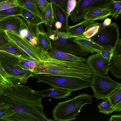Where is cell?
I'll list each match as a JSON object with an SVG mask.
<instances>
[{
    "label": "cell",
    "mask_w": 121,
    "mask_h": 121,
    "mask_svg": "<svg viewBox=\"0 0 121 121\" xmlns=\"http://www.w3.org/2000/svg\"><path fill=\"white\" fill-rule=\"evenodd\" d=\"M22 84L0 89V121H52L44 113L42 97Z\"/></svg>",
    "instance_id": "6da1fadb"
},
{
    "label": "cell",
    "mask_w": 121,
    "mask_h": 121,
    "mask_svg": "<svg viewBox=\"0 0 121 121\" xmlns=\"http://www.w3.org/2000/svg\"><path fill=\"white\" fill-rule=\"evenodd\" d=\"M32 72L35 74L78 78L88 84L95 73L84 62L57 60L52 58L48 54L46 59L38 62Z\"/></svg>",
    "instance_id": "7a4b0ae2"
},
{
    "label": "cell",
    "mask_w": 121,
    "mask_h": 121,
    "mask_svg": "<svg viewBox=\"0 0 121 121\" xmlns=\"http://www.w3.org/2000/svg\"><path fill=\"white\" fill-rule=\"evenodd\" d=\"M92 97L91 95L83 93L72 99L59 103L52 111L53 118L55 121H59L76 119L82 107L91 104Z\"/></svg>",
    "instance_id": "3957f363"
},
{
    "label": "cell",
    "mask_w": 121,
    "mask_h": 121,
    "mask_svg": "<svg viewBox=\"0 0 121 121\" xmlns=\"http://www.w3.org/2000/svg\"><path fill=\"white\" fill-rule=\"evenodd\" d=\"M36 78L37 82H43L72 92L88 87L89 84L77 77L57 76L45 74H33L31 76Z\"/></svg>",
    "instance_id": "277c9868"
},
{
    "label": "cell",
    "mask_w": 121,
    "mask_h": 121,
    "mask_svg": "<svg viewBox=\"0 0 121 121\" xmlns=\"http://www.w3.org/2000/svg\"><path fill=\"white\" fill-rule=\"evenodd\" d=\"M119 36L118 27L116 23L106 26L101 23L98 32L90 39L101 46L102 49L108 51L113 55Z\"/></svg>",
    "instance_id": "5b68a950"
},
{
    "label": "cell",
    "mask_w": 121,
    "mask_h": 121,
    "mask_svg": "<svg viewBox=\"0 0 121 121\" xmlns=\"http://www.w3.org/2000/svg\"><path fill=\"white\" fill-rule=\"evenodd\" d=\"M89 85L93 91L94 97L104 101L115 89L121 86V83L114 81L108 75L95 73Z\"/></svg>",
    "instance_id": "8992f818"
},
{
    "label": "cell",
    "mask_w": 121,
    "mask_h": 121,
    "mask_svg": "<svg viewBox=\"0 0 121 121\" xmlns=\"http://www.w3.org/2000/svg\"><path fill=\"white\" fill-rule=\"evenodd\" d=\"M60 30H54L55 35L52 40L53 47L61 51L82 57H85L90 53L75 43L73 38H69L66 33L60 31Z\"/></svg>",
    "instance_id": "52a82bcc"
},
{
    "label": "cell",
    "mask_w": 121,
    "mask_h": 121,
    "mask_svg": "<svg viewBox=\"0 0 121 121\" xmlns=\"http://www.w3.org/2000/svg\"><path fill=\"white\" fill-rule=\"evenodd\" d=\"M113 0H78L70 13V20L74 23L84 19L85 14L92 10L107 9Z\"/></svg>",
    "instance_id": "ba28073f"
},
{
    "label": "cell",
    "mask_w": 121,
    "mask_h": 121,
    "mask_svg": "<svg viewBox=\"0 0 121 121\" xmlns=\"http://www.w3.org/2000/svg\"><path fill=\"white\" fill-rule=\"evenodd\" d=\"M4 31L10 40L22 48L34 60L41 61L46 58L48 52L39 47L33 44L27 40L12 31L8 30Z\"/></svg>",
    "instance_id": "9c48e42d"
},
{
    "label": "cell",
    "mask_w": 121,
    "mask_h": 121,
    "mask_svg": "<svg viewBox=\"0 0 121 121\" xmlns=\"http://www.w3.org/2000/svg\"><path fill=\"white\" fill-rule=\"evenodd\" d=\"M0 65L11 80L15 84H26L28 80L33 73L32 71L19 66L14 65L1 62H0Z\"/></svg>",
    "instance_id": "30bf717a"
},
{
    "label": "cell",
    "mask_w": 121,
    "mask_h": 121,
    "mask_svg": "<svg viewBox=\"0 0 121 121\" xmlns=\"http://www.w3.org/2000/svg\"><path fill=\"white\" fill-rule=\"evenodd\" d=\"M86 64L95 73L108 75L110 62L100 53H97L89 56Z\"/></svg>",
    "instance_id": "8fae6325"
},
{
    "label": "cell",
    "mask_w": 121,
    "mask_h": 121,
    "mask_svg": "<svg viewBox=\"0 0 121 121\" xmlns=\"http://www.w3.org/2000/svg\"><path fill=\"white\" fill-rule=\"evenodd\" d=\"M33 60H26L14 54L0 50V62L20 66L23 69L31 71L33 70L34 66Z\"/></svg>",
    "instance_id": "7c38bea8"
},
{
    "label": "cell",
    "mask_w": 121,
    "mask_h": 121,
    "mask_svg": "<svg viewBox=\"0 0 121 121\" xmlns=\"http://www.w3.org/2000/svg\"><path fill=\"white\" fill-rule=\"evenodd\" d=\"M39 25L30 24L23 19L18 35L33 44L38 46V34Z\"/></svg>",
    "instance_id": "4fadbf2b"
},
{
    "label": "cell",
    "mask_w": 121,
    "mask_h": 121,
    "mask_svg": "<svg viewBox=\"0 0 121 121\" xmlns=\"http://www.w3.org/2000/svg\"><path fill=\"white\" fill-rule=\"evenodd\" d=\"M109 70L118 79H121V39L114 49L110 61Z\"/></svg>",
    "instance_id": "5bb4252c"
},
{
    "label": "cell",
    "mask_w": 121,
    "mask_h": 121,
    "mask_svg": "<svg viewBox=\"0 0 121 121\" xmlns=\"http://www.w3.org/2000/svg\"><path fill=\"white\" fill-rule=\"evenodd\" d=\"M23 21L20 17L15 16L0 20V29L8 30L18 34L21 24Z\"/></svg>",
    "instance_id": "9a60e30c"
},
{
    "label": "cell",
    "mask_w": 121,
    "mask_h": 121,
    "mask_svg": "<svg viewBox=\"0 0 121 121\" xmlns=\"http://www.w3.org/2000/svg\"><path fill=\"white\" fill-rule=\"evenodd\" d=\"M72 92L59 87L52 86L50 88L37 91L38 94L43 98L52 97L58 99H64L69 96Z\"/></svg>",
    "instance_id": "2e32d148"
},
{
    "label": "cell",
    "mask_w": 121,
    "mask_h": 121,
    "mask_svg": "<svg viewBox=\"0 0 121 121\" xmlns=\"http://www.w3.org/2000/svg\"><path fill=\"white\" fill-rule=\"evenodd\" d=\"M48 53L51 57L57 60L83 62H86L87 60V59L82 57L61 51L55 48L52 46Z\"/></svg>",
    "instance_id": "e0dca14e"
},
{
    "label": "cell",
    "mask_w": 121,
    "mask_h": 121,
    "mask_svg": "<svg viewBox=\"0 0 121 121\" xmlns=\"http://www.w3.org/2000/svg\"><path fill=\"white\" fill-rule=\"evenodd\" d=\"M74 41L80 46L89 51L90 53H100L103 48L90 38H86L83 35L74 38Z\"/></svg>",
    "instance_id": "ac0fdd59"
},
{
    "label": "cell",
    "mask_w": 121,
    "mask_h": 121,
    "mask_svg": "<svg viewBox=\"0 0 121 121\" xmlns=\"http://www.w3.org/2000/svg\"><path fill=\"white\" fill-rule=\"evenodd\" d=\"M0 50L14 54L26 60H33L23 50L10 39L7 44L0 47Z\"/></svg>",
    "instance_id": "d6986e66"
},
{
    "label": "cell",
    "mask_w": 121,
    "mask_h": 121,
    "mask_svg": "<svg viewBox=\"0 0 121 121\" xmlns=\"http://www.w3.org/2000/svg\"><path fill=\"white\" fill-rule=\"evenodd\" d=\"M93 22H94L84 20L77 25L69 26L66 29V33L68 35L69 38L78 37L83 35L87 27Z\"/></svg>",
    "instance_id": "ffe728a7"
},
{
    "label": "cell",
    "mask_w": 121,
    "mask_h": 121,
    "mask_svg": "<svg viewBox=\"0 0 121 121\" xmlns=\"http://www.w3.org/2000/svg\"><path fill=\"white\" fill-rule=\"evenodd\" d=\"M111 15L110 10L107 8L96 9L86 13L84 19L86 21L94 22L97 20H104Z\"/></svg>",
    "instance_id": "44dd1931"
},
{
    "label": "cell",
    "mask_w": 121,
    "mask_h": 121,
    "mask_svg": "<svg viewBox=\"0 0 121 121\" xmlns=\"http://www.w3.org/2000/svg\"><path fill=\"white\" fill-rule=\"evenodd\" d=\"M38 32V46L47 52L49 51L52 47V43L47 33L45 32L42 24Z\"/></svg>",
    "instance_id": "7402d4cb"
},
{
    "label": "cell",
    "mask_w": 121,
    "mask_h": 121,
    "mask_svg": "<svg viewBox=\"0 0 121 121\" xmlns=\"http://www.w3.org/2000/svg\"><path fill=\"white\" fill-rule=\"evenodd\" d=\"M53 10L55 19L62 24V28L66 29L69 26L66 11L58 5L53 4Z\"/></svg>",
    "instance_id": "603a6c76"
},
{
    "label": "cell",
    "mask_w": 121,
    "mask_h": 121,
    "mask_svg": "<svg viewBox=\"0 0 121 121\" xmlns=\"http://www.w3.org/2000/svg\"><path fill=\"white\" fill-rule=\"evenodd\" d=\"M16 1L18 6L31 12L42 19V15L35 0H16Z\"/></svg>",
    "instance_id": "cb8c5ba5"
},
{
    "label": "cell",
    "mask_w": 121,
    "mask_h": 121,
    "mask_svg": "<svg viewBox=\"0 0 121 121\" xmlns=\"http://www.w3.org/2000/svg\"><path fill=\"white\" fill-rule=\"evenodd\" d=\"M21 16L27 22L33 25H40L44 23V21L41 17L23 8Z\"/></svg>",
    "instance_id": "d4e9b609"
},
{
    "label": "cell",
    "mask_w": 121,
    "mask_h": 121,
    "mask_svg": "<svg viewBox=\"0 0 121 121\" xmlns=\"http://www.w3.org/2000/svg\"><path fill=\"white\" fill-rule=\"evenodd\" d=\"M110 100L111 107L115 111H118L121 104V86L115 89L108 98Z\"/></svg>",
    "instance_id": "484cf974"
},
{
    "label": "cell",
    "mask_w": 121,
    "mask_h": 121,
    "mask_svg": "<svg viewBox=\"0 0 121 121\" xmlns=\"http://www.w3.org/2000/svg\"><path fill=\"white\" fill-rule=\"evenodd\" d=\"M22 9L18 6L0 10V20L12 16H21Z\"/></svg>",
    "instance_id": "4316f807"
},
{
    "label": "cell",
    "mask_w": 121,
    "mask_h": 121,
    "mask_svg": "<svg viewBox=\"0 0 121 121\" xmlns=\"http://www.w3.org/2000/svg\"><path fill=\"white\" fill-rule=\"evenodd\" d=\"M52 3H49L44 13L43 19L44 23L52 27L55 19Z\"/></svg>",
    "instance_id": "83f0119b"
},
{
    "label": "cell",
    "mask_w": 121,
    "mask_h": 121,
    "mask_svg": "<svg viewBox=\"0 0 121 121\" xmlns=\"http://www.w3.org/2000/svg\"><path fill=\"white\" fill-rule=\"evenodd\" d=\"M101 24L93 22L86 27L83 35L85 37L90 38L96 34L98 31Z\"/></svg>",
    "instance_id": "f1b7e54d"
},
{
    "label": "cell",
    "mask_w": 121,
    "mask_h": 121,
    "mask_svg": "<svg viewBox=\"0 0 121 121\" xmlns=\"http://www.w3.org/2000/svg\"><path fill=\"white\" fill-rule=\"evenodd\" d=\"M97 107L99 109V112L104 114L108 115L115 111L111 107L110 101L108 98L105 101H103L102 102H100Z\"/></svg>",
    "instance_id": "f546056e"
},
{
    "label": "cell",
    "mask_w": 121,
    "mask_h": 121,
    "mask_svg": "<svg viewBox=\"0 0 121 121\" xmlns=\"http://www.w3.org/2000/svg\"><path fill=\"white\" fill-rule=\"evenodd\" d=\"M107 9L110 10L111 15L115 18L117 19L119 16H121V1H113Z\"/></svg>",
    "instance_id": "4dcf8cb0"
},
{
    "label": "cell",
    "mask_w": 121,
    "mask_h": 121,
    "mask_svg": "<svg viewBox=\"0 0 121 121\" xmlns=\"http://www.w3.org/2000/svg\"><path fill=\"white\" fill-rule=\"evenodd\" d=\"M17 6L16 0H0V10Z\"/></svg>",
    "instance_id": "1f68e13d"
},
{
    "label": "cell",
    "mask_w": 121,
    "mask_h": 121,
    "mask_svg": "<svg viewBox=\"0 0 121 121\" xmlns=\"http://www.w3.org/2000/svg\"><path fill=\"white\" fill-rule=\"evenodd\" d=\"M43 19L45 11L49 3L47 0H35Z\"/></svg>",
    "instance_id": "d6a6232c"
},
{
    "label": "cell",
    "mask_w": 121,
    "mask_h": 121,
    "mask_svg": "<svg viewBox=\"0 0 121 121\" xmlns=\"http://www.w3.org/2000/svg\"><path fill=\"white\" fill-rule=\"evenodd\" d=\"M49 3H52L59 6L66 11L68 0H47Z\"/></svg>",
    "instance_id": "836d02e7"
},
{
    "label": "cell",
    "mask_w": 121,
    "mask_h": 121,
    "mask_svg": "<svg viewBox=\"0 0 121 121\" xmlns=\"http://www.w3.org/2000/svg\"><path fill=\"white\" fill-rule=\"evenodd\" d=\"M9 40L4 30L0 29V47L7 44Z\"/></svg>",
    "instance_id": "e575fe53"
},
{
    "label": "cell",
    "mask_w": 121,
    "mask_h": 121,
    "mask_svg": "<svg viewBox=\"0 0 121 121\" xmlns=\"http://www.w3.org/2000/svg\"><path fill=\"white\" fill-rule=\"evenodd\" d=\"M77 2L76 0H68L66 11L68 17L70 16L71 13L75 7Z\"/></svg>",
    "instance_id": "d590c367"
},
{
    "label": "cell",
    "mask_w": 121,
    "mask_h": 121,
    "mask_svg": "<svg viewBox=\"0 0 121 121\" xmlns=\"http://www.w3.org/2000/svg\"><path fill=\"white\" fill-rule=\"evenodd\" d=\"M100 53L104 57L110 62L112 55L109 52L102 49Z\"/></svg>",
    "instance_id": "8d00e7d4"
},
{
    "label": "cell",
    "mask_w": 121,
    "mask_h": 121,
    "mask_svg": "<svg viewBox=\"0 0 121 121\" xmlns=\"http://www.w3.org/2000/svg\"><path fill=\"white\" fill-rule=\"evenodd\" d=\"M109 121H121V114L114 115L108 119Z\"/></svg>",
    "instance_id": "74e56055"
},
{
    "label": "cell",
    "mask_w": 121,
    "mask_h": 121,
    "mask_svg": "<svg viewBox=\"0 0 121 121\" xmlns=\"http://www.w3.org/2000/svg\"><path fill=\"white\" fill-rule=\"evenodd\" d=\"M54 25L56 29L60 30L62 28V24L60 22L56 21L55 19L54 21Z\"/></svg>",
    "instance_id": "f35d334b"
},
{
    "label": "cell",
    "mask_w": 121,
    "mask_h": 121,
    "mask_svg": "<svg viewBox=\"0 0 121 121\" xmlns=\"http://www.w3.org/2000/svg\"><path fill=\"white\" fill-rule=\"evenodd\" d=\"M111 22V19L109 18H106L104 20L103 24L104 26H106L110 25Z\"/></svg>",
    "instance_id": "ab89813d"
},
{
    "label": "cell",
    "mask_w": 121,
    "mask_h": 121,
    "mask_svg": "<svg viewBox=\"0 0 121 121\" xmlns=\"http://www.w3.org/2000/svg\"><path fill=\"white\" fill-rule=\"evenodd\" d=\"M121 111V104L120 106L118 111Z\"/></svg>",
    "instance_id": "60d3db41"
},
{
    "label": "cell",
    "mask_w": 121,
    "mask_h": 121,
    "mask_svg": "<svg viewBox=\"0 0 121 121\" xmlns=\"http://www.w3.org/2000/svg\"><path fill=\"white\" fill-rule=\"evenodd\" d=\"M113 0L115 1H121V0Z\"/></svg>",
    "instance_id": "b9f144b4"
}]
</instances>
